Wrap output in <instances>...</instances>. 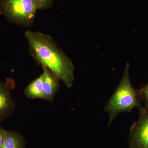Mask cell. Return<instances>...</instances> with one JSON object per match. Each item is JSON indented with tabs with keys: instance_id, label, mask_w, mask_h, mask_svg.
<instances>
[{
	"instance_id": "cell-2",
	"label": "cell",
	"mask_w": 148,
	"mask_h": 148,
	"mask_svg": "<svg viewBox=\"0 0 148 148\" xmlns=\"http://www.w3.org/2000/svg\"><path fill=\"white\" fill-rule=\"evenodd\" d=\"M129 69V64L127 63L119 84L104 107L109 117L108 126L120 114L131 112L133 109L142 106L139 90L134 88L130 81Z\"/></svg>"
},
{
	"instance_id": "cell-4",
	"label": "cell",
	"mask_w": 148,
	"mask_h": 148,
	"mask_svg": "<svg viewBox=\"0 0 148 148\" xmlns=\"http://www.w3.org/2000/svg\"><path fill=\"white\" fill-rule=\"evenodd\" d=\"M138 109V119L130 128L129 148H148V108Z\"/></svg>"
},
{
	"instance_id": "cell-7",
	"label": "cell",
	"mask_w": 148,
	"mask_h": 148,
	"mask_svg": "<svg viewBox=\"0 0 148 148\" xmlns=\"http://www.w3.org/2000/svg\"><path fill=\"white\" fill-rule=\"evenodd\" d=\"M43 82L44 77L42 74L26 88L24 94L26 97L30 99L38 98L45 100L44 92Z\"/></svg>"
},
{
	"instance_id": "cell-5",
	"label": "cell",
	"mask_w": 148,
	"mask_h": 148,
	"mask_svg": "<svg viewBox=\"0 0 148 148\" xmlns=\"http://www.w3.org/2000/svg\"><path fill=\"white\" fill-rule=\"evenodd\" d=\"M15 85L12 79H8L6 82H0V121L8 115L14 108L11 90Z\"/></svg>"
},
{
	"instance_id": "cell-8",
	"label": "cell",
	"mask_w": 148,
	"mask_h": 148,
	"mask_svg": "<svg viewBox=\"0 0 148 148\" xmlns=\"http://www.w3.org/2000/svg\"><path fill=\"white\" fill-rule=\"evenodd\" d=\"M2 148H24V140L17 132L5 130Z\"/></svg>"
},
{
	"instance_id": "cell-9",
	"label": "cell",
	"mask_w": 148,
	"mask_h": 148,
	"mask_svg": "<svg viewBox=\"0 0 148 148\" xmlns=\"http://www.w3.org/2000/svg\"><path fill=\"white\" fill-rule=\"evenodd\" d=\"M139 90L142 102L145 107L148 108V83Z\"/></svg>"
},
{
	"instance_id": "cell-11",
	"label": "cell",
	"mask_w": 148,
	"mask_h": 148,
	"mask_svg": "<svg viewBox=\"0 0 148 148\" xmlns=\"http://www.w3.org/2000/svg\"><path fill=\"white\" fill-rule=\"evenodd\" d=\"M5 130L0 127V148H2L4 139V133Z\"/></svg>"
},
{
	"instance_id": "cell-3",
	"label": "cell",
	"mask_w": 148,
	"mask_h": 148,
	"mask_svg": "<svg viewBox=\"0 0 148 148\" xmlns=\"http://www.w3.org/2000/svg\"><path fill=\"white\" fill-rule=\"evenodd\" d=\"M38 10L40 5L36 0H0V14L12 24L32 26Z\"/></svg>"
},
{
	"instance_id": "cell-6",
	"label": "cell",
	"mask_w": 148,
	"mask_h": 148,
	"mask_svg": "<svg viewBox=\"0 0 148 148\" xmlns=\"http://www.w3.org/2000/svg\"><path fill=\"white\" fill-rule=\"evenodd\" d=\"M44 77V92L45 100L52 102L60 88L59 79L56 74L45 67H42Z\"/></svg>"
},
{
	"instance_id": "cell-1",
	"label": "cell",
	"mask_w": 148,
	"mask_h": 148,
	"mask_svg": "<svg viewBox=\"0 0 148 148\" xmlns=\"http://www.w3.org/2000/svg\"><path fill=\"white\" fill-rule=\"evenodd\" d=\"M29 52L36 62L53 72L66 87L73 86L75 67L53 38L41 32L27 31L24 33Z\"/></svg>"
},
{
	"instance_id": "cell-10",
	"label": "cell",
	"mask_w": 148,
	"mask_h": 148,
	"mask_svg": "<svg viewBox=\"0 0 148 148\" xmlns=\"http://www.w3.org/2000/svg\"><path fill=\"white\" fill-rule=\"evenodd\" d=\"M39 3L40 10L50 8L53 4V0H36Z\"/></svg>"
}]
</instances>
